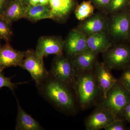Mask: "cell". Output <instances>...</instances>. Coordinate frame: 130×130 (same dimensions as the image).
<instances>
[{
    "label": "cell",
    "mask_w": 130,
    "mask_h": 130,
    "mask_svg": "<svg viewBox=\"0 0 130 130\" xmlns=\"http://www.w3.org/2000/svg\"><path fill=\"white\" fill-rule=\"evenodd\" d=\"M54 78L50 74L37 86L40 95L59 110L66 113L73 112L75 107L70 87Z\"/></svg>",
    "instance_id": "obj_1"
},
{
    "label": "cell",
    "mask_w": 130,
    "mask_h": 130,
    "mask_svg": "<svg viewBox=\"0 0 130 130\" xmlns=\"http://www.w3.org/2000/svg\"><path fill=\"white\" fill-rule=\"evenodd\" d=\"M72 87L82 107H88L97 96L98 89L93 71L76 73Z\"/></svg>",
    "instance_id": "obj_2"
},
{
    "label": "cell",
    "mask_w": 130,
    "mask_h": 130,
    "mask_svg": "<svg viewBox=\"0 0 130 130\" xmlns=\"http://www.w3.org/2000/svg\"><path fill=\"white\" fill-rule=\"evenodd\" d=\"M130 101V92L118 81L108 91L101 105L111 112L116 120H123L125 108Z\"/></svg>",
    "instance_id": "obj_3"
},
{
    "label": "cell",
    "mask_w": 130,
    "mask_h": 130,
    "mask_svg": "<svg viewBox=\"0 0 130 130\" xmlns=\"http://www.w3.org/2000/svg\"><path fill=\"white\" fill-rule=\"evenodd\" d=\"M108 16L107 33L113 41L128 40L130 12L127 8Z\"/></svg>",
    "instance_id": "obj_4"
},
{
    "label": "cell",
    "mask_w": 130,
    "mask_h": 130,
    "mask_svg": "<svg viewBox=\"0 0 130 130\" xmlns=\"http://www.w3.org/2000/svg\"><path fill=\"white\" fill-rule=\"evenodd\" d=\"M72 59L64 54L54 58L49 73L52 76L72 87L76 76Z\"/></svg>",
    "instance_id": "obj_5"
},
{
    "label": "cell",
    "mask_w": 130,
    "mask_h": 130,
    "mask_svg": "<svg viewBox=\"0 0 130 130\" xmlns=\"http://www.w3.org/2000/svg\"><path fill=\"white\" fill-rule=\"evenodd\" d=\"M20 67L29 73L36 86H38L49 74L44 67L43 58L38 56L36 51L32 49L25 51Z\"/></svg>",
    "instance_id": "obj_6"
},
{
    "label": "cell",
    "mask_w": 130,
    "mask_h": 130,
    "mask_svg": "<svg viewBox=\"0 0 130 130\" xmlns=\"http://www.w3.org/2000/svg\"><path fill=\"white\" fill-rule=\"evenodd\" d=\"M102 54L103 62L111 69L123 70L130 66V47L128 45H113Z\"/></svg>",
    "instance_id": "obj_7"
},
{
    "label": "cell",
    "mask_w": 130,
    "mask_h": 130,
    "mask_svg": "<svg viewBox=\"0 0 130 130\" xmlns=\"http://www.w3.org/2000/svg\"><path fill=\"white\" fill-rule=\"evenodd\" d=\"M104 12L100 11L81 21L76 28L86 36L100 32H107L108 16Z\"/></svg>",
    "instance_id": "obj_8"
},
{
    "label": "cell",
    "mask_w": 130,
    "mask_h": 130,
    "mask_svg": "<svg viewBox=\"0 0 130 130\" xmlns=\"http://www.w3.org/2000/svg\"><path fill=\"white\" fill-rule=\"evenodd\" d=\"M64 41L58 36H42L38 41L36 53L42 58L50 55L64 54Z\"/></svg>",
    "instance_id": "obj_9"
},
{
    "label": "cell",
    "mask_w": 130,
    "mask_h": 130,
    "mask_svg": "<svg viewBox=\"0 0 130 130\" xmlns=\"http://www.w3.org/2000/svg\"><path fill=\"white\" fill-rule=\"evenodd\" d=\"M111 70L104 62H96L93 70L98 87L103 98L118 81L112 74Z\"/></svg>",
    "instance_id": "obj_10"
},
{
    "label": "cell",
    "mask_w": 130,
    "mask_h": 130,
    "mask_svg": "<svg viewBox=\"0 0 130 130\" xmlns=\"http://www.w3.org/2000/svg\"><path fill=\"white\" fill-rule=\"evenodd\" d=\"M88 49L86 35L76 28L70 31L64 40L66 55L72 58Z\"/></svg>",
    "instance_id": "obj_11"
},
{
    "label": "cell",
    "mask_w": 130,
    "mask_h": 130,
    "mask_svg": "<svg viewBox=\"0 0 130 130\" xmlns=\"http://www.w3.org/2000/svg\"><path fill=\"white\" fill-rule=\"evenodd\" d=\"M116 120L111 112L101 105L87 119L85 122V127L87 130L105 129Z\"/></svg>",
    "instance_id": "obj_12"
},
{
    "label": "cell",
    "mask_w": 130,
    "mask_h": 130,
    "mask_svg": "<svg viewBox=\"0 0 130 130\" xmlns=\"http://www.w3.org/2000/svg\"><path fill=\"white\" fill-rule=\"evenodd\" d=\"M25 51H20L13 48L9 42L0 46V70L12 67H21Z\"/></svg>",
    "instance_id": "obj_13"
},
{
    "label": "cell",
    "mask_w": 130,
    "mask_h": 130,
    "mask_svg": "<svg viewBox=\"0 0 130 130\" xmlns=\"http://www.w3.org/2000/svg\"><path fill=\"white\" fill-rule=\"evenodd\" d=\"M51 19L58 22L66 20L77 5L76 0H50Z\"/></svg>",
    "instance_id": "obj_14"
},
{
    "label": "cell",
    "mask_w": 130,
    "mask_h": 130,
    "mask_svg": "<svg viewBox=\"0 0 130 130\" xmlns=\"http://www.w3.org/2000/svg\"><path fill=\"white\" fill-rule=\"evenodd\" d=\"M98 55L88 49L72 58L76 73L93 71L97 62Z\"/></svg>",
    "instance_id": "obj_15"
},
{
    "label": "cell",
    "mask_w": 130,
    "mask_h": 130,
    "mask_svg": "<svg viewBox=\"0 0 130 130\" xmlns=\"http://www.w3.org/2000/svg\"><path fill=\"white\" fill-rule=\"evenodd\" d=\"M88 48L96 53L103 54L113 45L107 32L96 33L86 36Z\"/></svg>",
    "instance_id": "obj_16"
},
{
    "label": "cell",
    "mask_w": 130,
    "mask_h": 130,
    "mask_svg": "<svg viewBox=\"0 0 130 130\" xmlns=\"http://www.w3.org/2000/svg\"><path fill=\"white\" fill-rule=\"evenodd\" d=\"M18 103V113L16 117V130H43L40 123L26 112L21 106L16 98Z\"/></svg>",
    "instance_id": "obj_17"
},
{
    "label": "cell",
    "mask_w": 130,
    "mask_h": 130,
    "mask_svg": "<svg viewBox=\"0 0 130 130\" xmlns=\"http://www.w3.org/2000/svg\"><path fill=\"white\" fill-rule=\"evenodd\" d=\"M26 6L19 0H10L1 16L5 20L12 24L24 18Z\"/></svg>",
    "instance_id": "obj_18"
},
{
    "label": "cell",
    "mask_w": 130,
    "mask_h": 130,
    "mask_svg": "<svg viewBox=\"0 0 130 130\" xmlns=\"http://www.w3.org/2000/svg\"><path fill=\"white\" fill-rule=\"evenodd\" d=\"M51 17L49 5H42L39 3L32 6L29 4L26 6L24 18L35 22L45 19H51Z\"/></svg>",
    "instance_id": "obj_19"
},
{
    "label": "cell",
    "mask_w": 130,
    "mask_h": 130,
    "mask_svg": "<svg viewBox=\"0 0 130 130\" xmlns=\"http://www.w3.org/2000/svg\"><path fill=\"white\" fill-rule=\"evenodd\" d=\"M95 8L90 0L84 1L79 5H77L75 8V16L79 21H83L94 13Z\"/></svg>",
    "instance_id": "obj_20"
},
{
    "label": "cell",
    "mask_w": 130,
    "mask_h": 130,
    "mask_svg": "<svg viewBox=\"0 0 130 130\" xmlns=\"http://www.w3.org/2000/svg\"><path fill=\"white\" fill-rule=\"evenodd\" d=\"M130 0H111L105 12L110 15L118 12L128 8Z\"/></svg>",
    "instance_id": "obj_21"
},
{
    "label": "cell",
    "mask_w": 130,
    "mask_h": 130,
    "mask_svg": "<svg viewBox=\"0 0 130 130\" xmlns=\"http://www.w3.org/2000/svg\"><path fill=\"white\" fill-rule=\"evenodd\" d=\"M12 35L11 24L0 16V41L3 40L9 42Z\"/></svg>",
    "instance_id": "obj_22"
},
{
    "label": "cell",
    "mask_w": 130,
    "mask_h": 130,
    "mask_svg": "<svg viewBox=\"0 0 130 130\" xmlns=\"http://www.w3.org/2000/svg\"><path fill=\"white\" fill-rule=\"evenodd\" d=\"M3 71L0 70V89H1L3 87H7L14 92V89L17 88L18 85L26 83V82H20L16 83H12L11 81L12 77H8L5 76Z\"/></svg>",
    "instance_id": "obj_23"
},
{
    "label": "cell",
    "mask_w": 130,
    "mask_h": 130,
    "mask_svg": "<svg viewBox=\"0 0 130 130\" xmlns=\"http://www.w3.org/2000/svg\"><path fill=\"white\" fill-rule=\"evenodd\" d=\"M123 70V73L118 81L130 93V66L125 67Z\"/></svg>",
    "instance_id": "obj_24"
},
{
    "label": "cell",
    "mask_w": 130,
    "mask_h": 130,
    "mask_svg": "<svg viewBox=\"0 0 130 130\" xmlns=\"http://www.w3.org/2000/svg\"><path fill=\"white\" fill-rule=\"evenodd\" d=\"M95 8L100 11L105 12L111 0H90Z\"/></svg>",
    "instance_id": "obj_25"
},
{
    "label": "cell",
    "mask_w": 130,
    "mask_h": 130,
    "mask_svg": "<svg viewBox=\"0 0 130 130\" xmlns=\"http://www.w3.org/2000/svg\"><path fill=\"white\" fill-rule=\"evenodd\" d=\"M106 130H125L127 128L123 123V120H116L105 128Z\"/></svg>",
    "instance_id": "obj_26"
},
{
    "label": "cell",
    "mask_w": 130,
    "mask_h": 130,
    "mask_svg": "<svg viewBox=\"0 0 130 130\" xmlns=\"http://www.w3.org/2000/svg\"><path fill=\"white\" fill-rule=\"evenodd\" d=\"M10 0H0V16H1L6 8Z\"/></svg>",
    "instance_id": "obj_27"
},
{
    "label": "cell",
    "mask_w": 130,
    "mask_h": 130,
    "mask_svg": "<svg viewBox=\"0 0 130 130\" xmlns=\"http://www.w3.org/2000/svg\"><path fill=\"white\" fill-rule=\"evenodd\" d=\"M124 114L125 119L130 124V101L125 108Z\"/></svg>",
    "instance_id": "obj_28"
},
{
    "label": "cell",
    "mask_w": 130,
    "mask_h": 130,
    "mask_svg": "<svg viewBox=\"0 0 130 130\" xmlns=\"http://www.w3.org/2000/svg\"><path fill=\"white\" fill-rule=\"evenodd\" d=\"M39 3V0H29V4L32 6H35Z\"/></svg>",
    "instance_id": "obj_29"
},
{
    "label": "cell",
    "mask_w": 130,
    "mask_h": 130,
    "mask_svg": "<svg viewBox=\"0 0 130 130\" xmlns=\"http://www.w3.org/2000/svg\"><path fill=\"white\" fill-rule=\"evenodd\" d=\"M50 0H39V4L42 5H48L49 3Z\"/></svg>",
    "instance_id": "obj_30"
},
{
    "label": "cell",
    "mask_w": 130,
    "mask_h": 130,
    "mask_svg": "<svg viewBox=\"0 0 130 130\" xmlns=\"http://www.w3.org/2000/svg\"><path fill=\"white\" fill-rule=\"evenodd\" d=\"M19 1L23 2L26 5H27L29 4V0H19Z\"/></svg>",
    "instance_id": "obj_31"
},
{
    "label": "cell",
    "mask_w": 130,
    "mask_h": 130,
    "mask_svg": "<svg viewBox=\"0 0 130 130\" xmlns=\"http://www.w3.org/2000/svg\"><path fill=\"white\" fill-rule=\"evenodd\" d=\"M128 40L130 41V24L129 27V37H128Z\"/></svg>",
    "instance_id": "obj_32"
},
{
    "label": "cell",
    "mask_w": 130,
    "mask_h": 130,
    "mask_svg": "<svg viewBox=\"0 0 130 130\" xmlns=\"http://www.w3.org/2000/svg\"><path fill=\"white\" fill-rule=\"evenodd\" d=\"M127 8L128 9V10H129V11L130 12V3L129 5V6H128V7Z\"/></svg>",
    "instance_id": "obj_33"
},
{
    "label": "cell",
    "mask_w": 130,
    "mask_h": 130,
    "mask_svg": "<svg viewBox=\"0 0 130 130\" xmlns=\"http://www.w3.org/2000/svg\"><path fill=\"white\" fill-rule=\"evenodd\" d=\"M1 44H0V46H1Z\"/></svg>",
    "instance_id": "obj_34"
}]
</instances>
